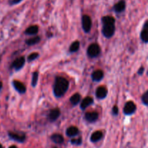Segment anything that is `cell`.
Masks as SVG:
<instances>
[{
	"mask_svg": "<svg viewBox=\"0 0 148 148\" xmlns=\"http://www.w3.org/2000/svg\"><path fill=\"white\" fill-rule=\"evenodd\" d=\"M101 20L103 23V35L107 38H111L115 33V19L111 16H104Z\"/></svg>",
	"mask_w": 148,
	"mask_h": 148,
	"instance_id": "obj_1",
	"label": "cell"
},
{
	"mask_svg": "<svg viewBox=\"0 0 148 148\" xmlns=\"http://www.w3.org/2000/svg\"><path fill=\"white\" fill-rule=\"evenodd\" d=\"M69 88V81L62 77H57L53 85V93L57 98L62 97Z\"/></svg>",
	"mask_w": 148,
	"mask_h": 148,
	"instance_id": "obj_2",
	"label": "cell"
},
{
	"mask_svg": "<svg viewBox=\"0 0 148 148\" xmlns=\"http://www.w3.org/2000/svg\"><path fill=\"white\" fill-rule=\"evenodd\" d=\"M88 55L91 58L97 57L101 53V48L97 43H92L90 45L87 51Z\"/></svg>",
	"mask_w": 148,
	"mask_h": 148,
	"instance_id": "obj_3",
	"label": "cell"
},
{
	"mask_svg": "<svg viewBox=\"0 0 148 148\" xmlns=\"http://www.w3.org/2000/svg\"><path fill=\"white\" fill-rule=\"evenodd\" d=\"M8 136L11 140L20 143H24L26 140V136L24 133H17L12 132H9Z\"/></svg>",
	"mask_w": 148,
	"mask_h": 148,
	"instance_id": "obj_4",
	"label": "cell"
},
{
	"mask_svg": "<svg viewBox=\"0 0 148 148\" xmlns=\"http://www.w3.org/2000/svg\"><path fill=\"white\" fill-rule=\"evenodd\" d=\"M82 25L84 31L85 33H89L92 27V20L91 18L87 14L82 16Z\"/></svg>",
	"mask_w": 148,
	"mask_h": 148,
	"instance_id": "obj_5",
	"label": "cell"
},
{
	"mask_svg": "<svg viewBox=\"0 0 148 148\" xmlns=\"http://www.w3.org/2000/svg\"><path fill=\"white\" fill-rule=\"evenodd\" d=\"M137 110V106L133 101H128L124 108V113L126 115H132Z\"/></svg>",
	"mask_w": 148,
	"mask_h": 148,
	"instance_id": "obj_6",
	"label": "cell"
},
{
	"mask_svg": "<svg viewBox=\"0 0 148 148\" xmlns=\"http://www.w3.org/2000/svg\"><path fill=\"white\" fill-rule=\"evenodd\" d=\"M60 114V110L58 109V108H53V109L51 110L50 112L48 114V119L51 122H53V121L57 120V119L59 118Z\"/></svg>",
	"mask_w": 148,
	"mask_h": 148,
	"instance_id": "obj_7",
	"label": "cell"
},
{
	"mask_svg": "<svg viewBox=\"0 0 148 148\" xmlns=\"http://www.w3.org/2000/svg\"><path fill=\"white\" fill-rule=\"evenodd\" d=\"M25 59L23 56H21V57L17 58V59H15V60L14 61L12 66L15 70L18 71L23 68V66H24L25 64Z\"/></svg>",
	"mask_w": 148,
	"mask_h": 148,
	"instance_id": "obj_8",
	"label": "cell"
},
{
	"mask_svg": "<svg viewBox=\"0 0 148 148\" xmlns=\"http://www.w3.org/2000/svg\"><path fill=\"white\" fill-rule=\"evenodd\" d=\"M107 94H108V90L104 87H99L95 92V95L98 99H103L106 97Z\"/></svg>",
	"mask_w": 148,
	"mask_h": 148,
	"instance_id": "obj_9",
	"label": "cell"
},
{
	"mask_svg": "<svg viewBox=\"0 0 148 148\" xmlns=\"http://www.w3.org/2000/svg\"><path fill=\"white\" fill-rule=\"evenodd\" d=\"M85 118L86 121H88V122H95L98 119V114L97 112H88L85 114Z\"/></svg>",
	"mask_w": 148,
	"mask_h": 148,
	"instance_id": "obj_10",
	"label": "cell"
},
{
	"mask_svg": "<svg viewBox=\"0 0 148 148\" xmlns=\"http://www.w3.org/2000/svg\"><path fill=\"white\" fill-rule=\"evenodd\" d=\"M13 86L17 90V92H19L20 93L23 94L26 91V88L24 85V84L22 83V82H19L17 80H14L12 82Z\"/></svg>",
	"mask_w": 148,
	"mask_h": 148,
	"instance_id": "obj_11",
	"label": "cell"
},
{
	"mask_svg": "<svg viewBox=\"0 0 148 148\" xmlns=\"http://www.w3.org/2000/svg\"><path fill=\"white\" fill-rule=\"evenodd\" d=\"M126 8V2L124 1V0H121V1H119L118 3L114 5V11L117 13L122 12L124 11Z\"/></svg>",
	"mask_w": 148,
	"mask_h": 148,
	"instance_id": "obj_12",
	"label": "cell"
},
{
	"mask_svg": "<svg viewBox=\"0 0 148 148\" xmlns=\"http://www.w3.org/2000/svg\"><path fill=\"white\" fill-rule=\"evenodd\" d=\"M103 76H104L103 72L102 70L98 69V70H96L95 71V72H92V80L95 81V82H99V81H101V79L103 78Z\"/></svg>",
	"mask_w": 148,
	"mask_h": 148,
	"instance_id": "obj_13",
	"label": "cell"
},
{
	"mask_svg": "<svg viewBox=\"0 0 148 148\" xmlns=\"http://www.w3.org/2000/svg\"><path fill=\"white\" fill-rule=\"evenodd\" d=\"M51 140L53 143H56V144L60 145L62 144L64 141V137L60 134H53L51 136Z\"/></svg>",
	"mask_w": 148,
	"mask_h": 148,
	"instance_id": "obj_14",
	"label": "cell"
},
{
	"mask_svg": "<svg viewBox=\"0 0 148 148\" xmlns=\"http://www.w3.org/2000/svg\"><path fill=\"white\" fill-rule=\"evenodd\" d=\"M79 133V130H78L77 127H70L66 130V134L69 137H74L75 136L78 135V134Z\"/></svg>",
	"mask_w": 148,
	"mask_h": 148,
	"instance_id": "obj_15",
	"label": "cell"
},
{
	"mask_svg": "<svg viewBox=\"0 0 148 148\" xmlns=\"http://www.w3.org/2000/svg\"><path fill=\"white\" fill-rule=\"evenodd\" d=\"M93 103V99L91 97H86L84 100H82V103L80 104V108L82 110H85V108H88L90 105H92Z\"/></svg>",
	"mask_w": 148,
	"mask_h": 148,
	"instance_id": "obj_16",
	"label": "cell"
},
{
	"mask_svg": "<svg viewBox=\"0 0 148 148\" xmlns=\"http://www.w3.org/2000/svg\"><path fill=\"white\" fill-rule=\"evenodd\" d=\"M147 21L145 22L144 25V29L142 30L141 34H140V38H141V40H143L144 43H147L148 42V32H147Z\"/></svg>",
	"mask_w": 148,
	"mask_h": 148,
	"instance_id": "obj_17",
	"label": "cell"
},
{
	"mask_svg": "<svg viewBox=\"0 0 148 148\" xmlns=\"http://www.w3.org/2000/svg\"><path fill=\"white\" fill-rule=\"evenodd\" d=\"M103 137V132L101 131H96L92 134L90 137V141L92 143H97L100 141Z\"/></svg>",
	"mask_w": 148,
	"mask_h": 148,
	"instance_id": "obj_18",
	"label": "cell"
},
{
	"mask_svg": "<svg viewBox=\"0 0 148 148\" xmlns=\"http://www.w3.org/2000/svg\"><path fill=\"white\" fill-rule=\"evenodd\" d=\"M38 32V26L32 25L27 27L25 31V33L27 35H35Z\"/></svg>",
	"mask_w": 148,
	"mask_h": 148,
	"instance_id": "obj_19",
	"label": "cell"
},
{
	"mask_svg": "<svg viewBox=\"0 0 148 148\" xmlns=\"http://www.w3.org/2000/svg\"><path fill=\"white\" fill-rule=\"evenodd\" d=\"M81 99V95L79 93H75L70 98L69 101L73 106H77L79 103Z\"/></svg>",
	"mask_w": 148,
	"mask_h": 148,
	"instance_id": "obj_20",
	"label": "cell"
},
{
	"mask_svg": "<svg viewBox=\"0 0 148 148\" xmlns=\"http://www.w3.org/2000/svg\"><path fill=\"white\" fill-rule=\"evenodd\" d=\"M40 38L39 36H36V37L31 38L28 39L25 41V43L28 46H33V45L36 44L38 42H40Z\"/></svg>",
	"mask_w": 148,
	"mask_h": 148,
	"instance_id": "obj_21",
	"label": "cell"
},
{
	"mask_svg": "<svg viewBox=\"0 0 148 148\" xmlns=\"http://www.w3.org/2000/svg\"><path fill=\"white\" fill-rule=\"evenodd\" d=\"M79 49V42L76 40V41L73 42L71 44L70 47H69V51L70 52H76L77 51L78 49Z\"/></svg>",
	"mask_w": 148,
	"mask_h": 148,
	"instance_id": "obj_22",
	"label": "cell"
},
{
	"mask_svg": "<svg viewBox=\"0 0 148 148\" xmlns=\"http://www.w3.org/2000/svg\"><path fill=\"white\" fill-rule=\"evenodd\" d=\"M38 79V72H35L33 73V76H32V81H31V85L33 87H36L37 85Z\"/></svg>",
	"mask_w": 148,
	"mask_h": 148,
	"instance_id": "obj_23",
	"label": "cell"
},
{
	"mask_svg": "<svg viewBox=\"0 0 148 148\" xmlns=\"http://www.w3.org/2000/svg\"><path fill=\"white\" fill-rule=\"evenodd\" d=\"M38 56H39L38 53L34 52V53H32L29 55L28 57H27V60H28V62H32V61H33V60H35V59H37Z\"/></svg>",
	"mask_w": 148,
	"mask_h": 148,
	"instance_id": "obj_24",
	"label": "cell"
},
{
	"mask_svg": "<svg viewBox=\"0 0 148 148\" xmlns=\"http://www.w3.org/2000/svg\"><path fill=\"white\" fill-rule=\"evenodd\" d=\"M71 143L74 145H77V146H79L82 145V138L79 137V138L77 139H72L71 140Z\"/></svg>",
	"mask_w": 148,
	"mask_h": 148,
	"instance_id": "obj_25",
	"label": "cell"
},
{
	"mask_svg": "<svg viewBox=\"0 0 148 148\" xmlns=\"http://www.w3.org/2000/svg\"><path fill=\"white\" fill-rule=\"evenodd\" d=\"M142 101L145 106H148V90L146 91L142 96Z\"/></svg>",
	"mask_w": 148,
	"mask_h": 148,
	"instance_id": "obj_26",
	"label": "cell"
},
{
	"mask_svg": "<svg viewBox=\"0 0 148 148\" xmlns=\"http://www.w3.org/2000/svg\"><path fill=\"white\" fill-rule=\"evenodd\" d=\"M112 111H113V114H114V115H115V116H116L117 114H118V113H119L118 107H117L116 106H115L113 107Z\"/></svg>",
	"mask_w": 148,
	"mask_h": 148,
	"instance_id": "obj_27",
	"label": "cell"
},
{
	"mask_svg": "<svg viewBox=\"0 0 148 148\" xmlns=\"http://www.w3.org/2000/svg\"><path fill=\"white\" fill-rule=\"evenodd\" d=\"M144 71H145V68L143 66H141L140 68V69L138 70V75H142L143 73H144Z\"/></svg>",
	"mask_w": 148,
	"mask_h": 148,
	"instance_id": "obj_28",
	"label": "cell"
},
{
	"mask_svg": "<svg viewBox=\"0 0 148 148\" xmlns=\"http://www.w3.org/2000/svg\"><path fill=\"white\" fill-rule=\"evenodd\" d=\"M21 1H23V0H12L11 2H10V4H18V3H20Z\"/></svg>",
	"mask_w": 148,
	"mask_h": 148,
	"instance_id": "obj_29",
	"label": "cell"
},
{
	"mask_svg": "<svg viewBox=\"0 0 148 148\" xmlns=\"http://www.w3.org/2000/svg\"><path fill=\"white\" fill-rule=\"evenodd\" d=\"M9 148H17V146H15V145H12V146H10V147Z\"/></svg>",
	"mask_w": 148,
	"mask_h": 148,
	"instance_id": "obj_30",
	"label": "cell"
},
{
	"mask_svg": "<svg viewBox=\"0 0 148 148\" xmlns=\"http://www.w3.org/2000/svg\"><path fill=\"white\" fill-rule=\"evenodd\" d=\"M1 88H2V82H0V90L1 89Z\"/></svg>",
	"mask_w": 148,
	"mask_h": 148,
	"instance_id": "obj_31",
	"label": "cell"
},
{
	"mask_svg": "<svg viewBox=\"0 0 148 148\" xmlns=\"http://www.w3.org/2000/svg\"><path fill=\"white\" fill-rule=\"evenodd\" d=\"M0 148H4V147H3V146L1 145V143H0Z\"/></svg>",
	"mask_w": 148,
	"mask_h": 148,
	"instance_id": "obj_32",
	"label": "cell"
},
{
	"mask_svg": "<svg viewBox=\"0 0 148 148\" xmlns=\"http://www.w3.org/2000/svg\"><path fill=\"white\" fill-rule=\"evenodd\" d=\"M53 148H57V147H53Z\"/></svg>",
	"mask_w": 148,
	"mask_h": 148,
	"instance_id": "obj_33",
	"label": "cell"
},
{
	"mask_svg": "<svg viewBox=\"0 0 148 148\" xmlns=\"http://www.w3.org/2000/svg\"><path fill=\"white\" fill-rule=\"evenodd\" d=\"M0 60H1V59H0Z\"/></svg>",
	"mask_w": 148,
	"mask_h": 148,
	"instance_id": "obj_34",
	"label": "cell"
}]
</instances>
